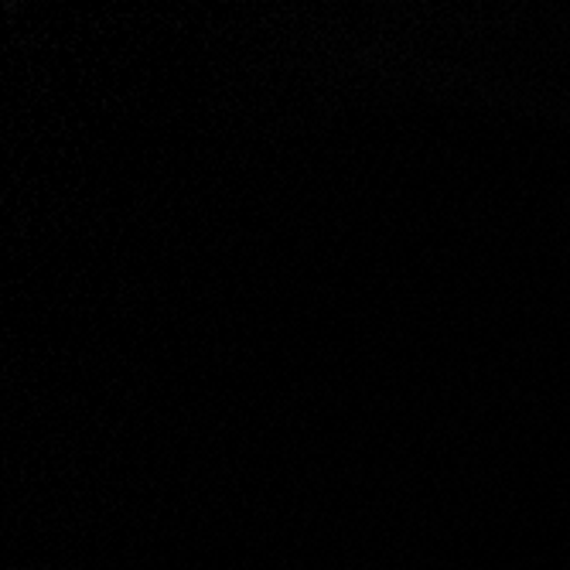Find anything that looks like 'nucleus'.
I'll return each instance as SVG.
<instances>
[]
</instances>
